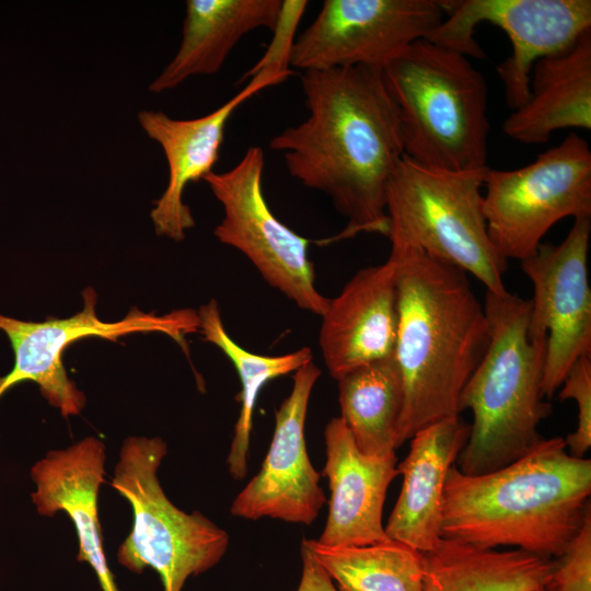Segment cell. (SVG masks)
<instances>
[{"mask_svg": "<svg viewBox=\"0 0 591 591\" xmlns=\"http://www.w3.org/2000/svg\"><path fill=\"white\" fill-rule=\"evenodd\" d=\"M301 86L309 116L269 142L289 174L323 192L347 219L333 240L387 235L386 190L404 155L398 113L381 70H308Z\"/></svg>", "mask_w": 591, "mask_h": 591, "instance_id": "6da1fadb", "label": "cell"}, {"mask_svg": "<svg viewBox=\"0 0 591 591\" xmlns=\"http://www.w3.org/2000/svg\"><path fill=\"white\" fill-rule=\"evenodd\" d=\"M389 257L396 263L393 357L404 390L397 449L420 429L459 416L460 395L487 349L489 326L465 271L416 248Z\"/></svg>", "mask_w": 591, "mask_h": 591, "instance_id": "7a4b0ae2", "label": "cell"}, {"mask_svg": "<svg viewBox=\"0 0 591 591\" xmlns=\"http://www.w3.org/2000/svg\"><path fill=\"white\" fill-rule=\"evenodd\" d=\"M590 495L591 460L569 454L561 437L544 438L494 472L470 475L453 464L444 485L442 537L552 559L582 526Z\"/></svg>", "mask_w": 591, "mask_h": 591, "instance_id": "3957f363", "label": "cell"}, {"mask_svg": "<svg viewBox=\"0 0 591 591\" xmlns=\"http://www.w3.org/2000/svg\"><path fill=\"white\" fill-rule=\"evenodd\" d=\"M487 349L466 382L459 412L473 422L459 470L476 475L503 467L544 438L538 426L552 412L542 393L546 338L530 334L531 300L509 291L486 293Z\"/></svg>", "mask_w": 591, "mask_h": 591, "instance_id": "277c9868", "label": "cell"}, {"mask_svg": "<svg viewBox=\"0 0 591 591\" xmlns=\"http://www.w3.org/2000/svg\"><path fill=\"white\" fill-rule=\"evenodd\" d=\"M401 125L404 154L427 167H487V84L468 57L428 39L381 70Z\"/></svg>", "mask_w": 591, "mask_h": 591, "instance_id": "5b68a950", "label": "cell"}, {"mask_svg": "<svg viewBox=\"0 0 591 591\" xmlns=\"http://www.w3.org/2000/svg\"><path fill=\"white\" fill-rule=\"evenodd\" d=\"M487 170H436L404 154L386 190L391 251L420 250L473 275L488 292L506 293L508 260L494 247L483 210Z\"/></svg>", "mask_w": 591, "mask_h": 591, "instance_id": "8992f818", "label": "cell"}, {"mask_svg": "<svg viewBox=\"0 0 591 591\" xmlns=\"http://www.w3.org/2000/svg\"><path fill=\"white\" fill-rule=\"evenodd\" d=\"M166 453L160 437L130 436L121 444L111 485L130 503L132 526L116 557L131 572L155 570L163 591H182L189 577L221 560L229 535L201 512L187 513L167 498L158 478Z\"/></svg>", "mask_w": 591, "mask_h": 591, "instance_id": "52a82bcc", "label": "cell"}, {"mask_svg": "<svg viewBox=\"0 0 591 591\" xmlns=\"http://www.w3.org/2000/svg\"><path fill=\"white\" fill-rule=\"evenodd\" d=\"M483 210L489 239L506 259L534 255L559 220L591 217V150L575 131L514 170L488 167Z\"/></svg>", "mask_w": 591, "mask_h": 591, "instance_id": "ba28073f", "label": "cell"}, {"mask_svg": "<svg viewBox=\"0 0 591 591\" xmlns=\"http://www.w3.org/2000/svg\"><path fill=\"white\" fill-rule=\"evenodd\" d=\"M482 23L509 37L512 53L497 66L507 105L521 107L529 99L530 76L542 58L570 49L591 31L590 0H444V18L426 38L477 59L486 58L475 39Z\"/></svg>", "mask_w": 591, "mask_h": 591, "instance_id": "9c48e42d", "label": "cell"}, {"mask_svg": "<svg viewBox=\"0 0 591 591\" xmlns=\"http://www.w3.org/2000/svg\"><path fill=\"white\" fill-rule=\"evenodd\" d=\"M264 166V150L251 146L232 169L205 176L223 209L213 234L244 254L269 286L302 310L322 316L328 299L315 287L311 241L271 212L263 190Z\"/></svg>", "mask_w": 591, "mask_h": 591, "instance_id": "30bf717a", "label": "cell"}, {"mask_svg": "<svg viewBox=\"0 0 591 591\" xmlns=\"http://www.w3.org/2000/svg\"><path fill=\"white\" fill-rule=\"evenodd\" d=\"M82 296L83 309L68 318L49 317L38 323L0 314V331L8 336L14 352L12 370L0 376V398L16 384L31 381L63 417L79 415L85 406V395L69 379L61 360L70 344L92 336L116 341L132 333L159 332L188 354L185 336L199 329L198 313L188 309L157 315L132 308L123 320L107 323L96 315L94 289L85 288Z\"/></svg>", "mask_w": 591, "mask_h": 591, "instance_id": "8fae6325", "label": "cell"}, {"mask_svg": "<svg viewBox=\"0 0 591 591\" xmlns=\"http://www.w3.org/2000/svg\"><path fill=\"white\" fill-rule=\"evenodd\" d=\"M444 18V0H325L291 44L288 62L303 71L382 70Z\"/></svg>", "mask_w": 591, "mask_h": 591, "instance_id": "7c38bea8", "label": "cell"}, {"mask_svg": "<svg viewBox=\"0 0 591 591\" xmlns=\"http://www.w3.org/2000/svg\"><path fill=\"white\" fill-rule=\"evenodd\" d=\"M591 217L576 218L560 244H541L521 262L533 287L530 334L546 338L542 393L549 398L572 364L591 355L588 252Z\"/></svg>", "mask_w": 591, "mask_h": 591, "instance_id": "4fadbf2b", "label": "cell"}, {"mask_svg": "<svg viewBox=\"0 0 591 591\" xmlns=\"http://www.w3.org/2000/svg\"><path fill=\"white\" fill-rule=\"evenodd\" d=\"M321 370L313 361L294 372L290 394L275 413L273 439L259 472L234 498L232 515L310 525L326 502L305 442L310 396Z\"/></svg>", "mask_w": 591, "mask_h": 591, "instance_id": "5bb4252c", "label": "cell"}, {"mask_svg": "<svg viewBox=\"0 0 591 591\" xmlns=\"http://www.w3.org/2000/svg\"><path fill=\"white\" fill-rule=\"evenodd\" d=\"M252 80L234 96L211 113L190 119H175L160 111L143 109L138 121L149 138L162 148L169 170L165 190L154 201L150 212L157 234L176 242L195 220L183 201L184 190L190 183L204 179L219 161L228 121L245 101L262 90L285 81L292 71L265 67L246 77Z\"/></svg>", "mask_w": 591, "mask_h": 591, "instance_id": "9a60e30c", "label": "cell"}, {"mask_svg": "<svg viewBox=\"0 0 591 591\" xmlns=\"http://www.w3.org/2000/svg\"><path fill=\"white\" fill-rule=\"evenodd\" d=\"M320 349L329 374H344L393 355L397 329L396 263L358 270L328 299Z\"/></svg>", "mask_w": 591, "mask_h": 591, "instance_id": "2e32d148", "label": "cell"}, {"mask_svg": "<svg viewBox=\"0 0 591 591\" xmlns=\"http://www.w3.org/2000/svg\"><path fill=\"white\" fill-rule=\"evenodd\" d=\"M331 498L325 528L316 540L326 546H360L387 540L382 515L386 491L399 475L395 453L368 455L356 445L340 417L324 430Z\"/></svg>", "mask_w": 591, "mask_h": 591, "instance_id": "e0dca14e", "label": "cell"}, {"mask_svg": "<svg viewBox=\"0 0 591 591\" xmlns=\"http://www.w3.org/2000/svg\"><path fill=\"white\" fill-rule=\"evenodd\" d=\"M105 444L86 437L66 449L48 451L31 468L32 502L43 517L63 511L73 522L78 561L93 569L101 591H120L103 547L97 499L105 476Z\"/></svg>", "mask_w": 591, "mask_h": 591, "instance_id": "ac0fdd59", "label": "cell"}, {"mask_svg": "<svg viewBox=\"0 0 591 591\" xmlns=\"http://www.w3.org/2000/svg\"><path fill=\"white\" fill-rule=\"evenodd\" d=\"M471 425L459 416L433 422L410 439L397 501L384 526L389 538L418 552L432 549L442 538L443 493L447 474L465 447Z\"/></svg>", "mask_w": 591, "mask_h": 591, "instance_id": "d6986e66", "label": "cell"}, {"mask_svg": "<svg viewBox=\"0 0 591 591\" xmlns=\"http://www.w3.org/2000/svg\"><path fill=\"white\" fill-rule=\"evenodd\" d=\"M283 14L281 0H187L179 47L149 90L161 93L193 76L217 73L244 35L277 31Z\"/></svg>", "mask_w": 591, "mask_h": 591, "instance_id": "ffe728a7", "label": "cell"}, {"mask_svg": "<svg viewBox=\"0 0 591 591\" xmlns=\"http://www.w3.org/2000/svg\"><path fill=\"white\" fill-rule=\"evenodd\" d=\"M528 101L505 119V135L540 144L560 129H591V31L567 51L532 68Z\"/></svg>", "mask_w": 591, "mask_h": 591, "instance_id": "44dd1931", "label": "cell"}, {"mask_svg": "<svg viewBox=\"0 0 591 591\" xmlns=\"http://www.w3.org/2000/svg\"><path fill=\"white\" fill-rule=\"evenodd\" d=\"M424 591H536L552 559L522 549L497 551L442 537L420 552Z\"/></svg>", "mask_w": 591, "mask_h": 591, "instance_id": "7402d4cb", "label": "cell"}, {"mask_svg": "<svg viewBox=\"0 0 591 591\" xmlns=\"http://www.w3.org/2000/svg\"><path fill=\"white\" fill-rule=\"evenodd\" d=\"M337 383L339 417L358 449L368 455L395 453L404 390L393 355L344 374Z\"/></svg>", "mask_w": 591, "mask_h": 591, "instance_id": "603a6c76", "label": "cell"}, {"mask_svg": "<svg viewBox=\"0 0 591 591\" xmlns=\"http://www.w3.org/2000/svg\"><path fill=\"white\" fill-rule=\"evenodd\" d=\"M197 313L199 329L205 340L217 346L230 359L241 381V409L227 459L230 474L240 480L247 472L253 414L259 392L269 381L296 372L313 361L312 351L309 347H302L280 356L254 354L240 346L228 334L216 300L211 299L201 305Z\"/></svg>", "mask_w": 591, "mask_h": 591, "instance_id": "cb8c5ba5", "label": "cell"}, {"mask_svg": "<svg viewBox=\"0 0 591 591\" xmlns=\"http://www.w3.org/2000/svg\"><path fill=\"white\" fill-rule=\"evenodd\" d=\"M338 591H424L420 552L387 538L360 546H326L304 538Z\"/></svg>", "mask_w": 591, "mask_h": 591, "instance_id": "d4e9b609", "label": "cell"}, {"mask_svg": "<svg viewBox=\"0 0 591 591\" xmlns=\"http://www.w3.org/2000/svg\"><path fill=\"white\" fill-rule=\"evenodd\" d=\"M546 591H591V511L564 551L552 560Z\"/></svg>", "mask_w": 591, "mask_h": 591, "instance_id": "484cf974", "label": "cell"}, {"mask_svg": "<svg viewBox=\"0 0 591 591\" xmlns=\"http://www.w3.org/2000/svg\"><path fill=\"white\" fill-rule=\"evenodd\" d=\"M560 386L559 399H573L578 407L577 427L564 438L565 444L569 454L584 457L591 448V355L572 364Z\"/></svg>", "mask_w": 591, "mask_h": 591, "instance_id": "4316f807", "label": "cell"}, {"mask_svg": "<svg viewBox=\"0 0 591 591\" xmlns=\"http://www.w3.org/2000/svg\"><path fill=\"white\" fill-rule=\"evenodd\" d=\"M302 573L297 591H338L312 553L301 545Z\"/></svg>", "mask_w": 591, "mask_h": 591, "instance_id": "83f0119b", "label": "cell"}, {"mask_svg": "<svg viewBox=\"0 0 591 591\" xmlns=\"http://www.w3.org/2000/svg\"><path fill=\"white\" fill-rule=\"evenodd\" d=\"M536 591H546V590L543 588V589H540V590H536Z\"/></svg>", "mask_w": 591, "mask_h": 591, "instance_id": "f1b7e54d", "label": "cell"}]
</instances>
